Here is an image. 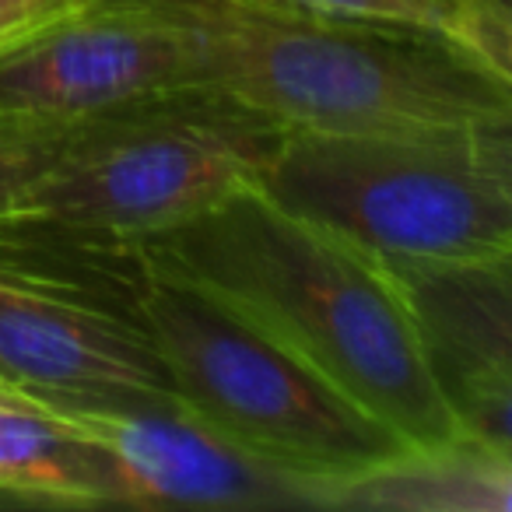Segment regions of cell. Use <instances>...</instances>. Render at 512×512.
<instances>
[{
    "label": "cell",
    "mask_w": 512,
    "mask_h": 512,
    "mask_svg": "<svg viewBox=\"0 0 512 512\" xmlns=\"http://www.w3.org/2000/svg\"><path fill=\"white\" fill-rule=\"evenodd\" d=\"M0 379L67 404H169L162 358L137 330L0 271Z\"/></svg>",
    "instance_id": "obj_9"
},
{
    "label": "cell",
    "mask_w": 512,
    "mask_h": 512,
    "mask_svg": "<svg viewBox=\"0 0 512 512\" xmlns=\"http://www.w3.org/2000/svg\"><path fill=\"white\" fill-rule=\"evenodd\" d=\"M57 404L102 446L123 509H327L320 484L271 467L179 400Z\"/></svg>",
    "instance_id": "obj_7"
},
{
    "label": "cell",
    "mask_w": 512,
    "mask_h": 512,
    "mask_svg": "<svg viewBox=\"0 0 512 512\" xmlns=\"http://www.w3.org/2000/svg\"><path fill=\"white\" fill-rule=\"evenodd\" d=\"M88 0H0V50L46 29L57 18L85 8Z\"/></svg>",
    "instance_id": "obj_14"
},
{
    "label": "cell",
    "mask_w": 512,
    "mask_h": 512,
    "mask_svg": "<svg viewBox=\"0 0 512 512\" xmlns=\"http://www.w3.org/2000/svg\"><path fill=\"white\" fill-rule=\"evenodd\" d=\"M456 4H495V0H456Z\"/></svg>",
    "instance_id": "obj_15"
},
{
    "label": "cell",
    "mask_w": 512,
    "mask_h": 512,
    "mask_svg": "<svg viewBox=\"0 0 512 512\" xmlns=\"http://www.w3.org/2000/svg\"><path fill=\"white\" fill-rule=\"evenodd\" d=\"M267 4L334 18H355V22L411 25V29L442 32V36L467 46L470 53H477L498 74L512 78L509 0H495V4H456V0H267Z\"/></svg>",
    "instance_id": "obj_12"
},
{
    "label": "cell",
    "mask_w": 512,
    "mask_h": 512,
    "mask_svg": "<svg viewBox=\"0 0 512 512\" xmlns=\"http://www.w3.org/2000/svg\"><path fill=\"white\" fill-rule=\"evenodd\" d=\"M81 123L0 120V211H8L50 169L53 158L78 134Z\"/></svg>",
    "instance_id": "obj_13"
},
{
    "label": "cell",
    "mask_w": 512,
    "mask_h": 512,
    "mask_svg": "<svg viewBox=\"0 0 512 512\" xmlns=\"http://www.w3.org/2000/svg\"><path fill=\"white\" fill-rule=\"evenodd\" d=\"M281 134L214 88H165L88 116L8 211L144 239L256 183Z\"/></svg>",
    "instance_id": "obj_5"
},
{
    "label": "cell",
    "mask_w": 512,
    "mask_h": 512,
    "mask_svg": "<svg viewBox=\"0 0 512 512\" xmlns=\"http://www.w3.org/2000/svg\"><path fill=\"white\" fill-rule=\"evenodd\" d=\"M0 505L120 509L102 446L53 397L0 379Z\"/></svg>",
    "instance_id": "obj_10"
},
{
    "label": "cell",
    "mask_w": 512,
    "mask_h": 512,
    "mask_svg": "<svg viewBox=\"0 0 512 512\" xmlns=\"http://www.w3.org/2000/svg\"><path fill=\"white\" fill-rule=\"evenodd\" d=\"M512 453L453 439L404 449L330 491V509L383 512H509Z\"/></svg>",
    "instance_id": "obj_11"
},
{
    "label": "cell",
    "mask_w": 512,
    "mask_h": 512,
    "mask_svg": "<svg viewBox=\"0 0 512 512\" xmlns=\"http://www.w3.org/2000/svg\"><path fill=\"white\" fill-rule=\"evenodd\" d=\"M190 43L193 85L285 130L512 123V78L442 32L267 0H162Z\"/></svg>",
    "instance_id": "obj_2"
},
{
    "label": "cell",
    "mask_w": 512,
    "mask_h": 512,
    "mask_svg": "<svg viewBox=\"0 0 512 512\" xmlns=\"http://www.w3.org/2000/svg\"><path fill=\"white\" fill-rule=\"evenodd\" d=\"M137 327L179 404L271 467L320 484L327 509L337 484L411 449L264 330L158 264Z\"/></svg>",
    "instance_id": "obj_4"
},
{
    "label": "cell",
    "mask_w": 512,
    "mask_h": 512,
    "mask_svg": "<svg viewBox=\"0 0 512 512\" xmlns=\"http://www.w3.org/2000/svg\"><path fill=\"white\" fill-rule=\"evenodd\" d=\"M179 85L190 43L162 0H88L0 50V120L81 123Z\"/></svg>",
    "instance_id": "obj_6"
},
{
    "label": "cell",
    "mask_w": 512,
    "mask_h": 512,
    "mask_svg": "<svg viewBox=\"0 0 512 512\" xmlns=\"http://www.w3.org/2000/svg\"><path fill=\"white\" fill-rule=\"evenodd\" d=\"M383 267L460 439L512 453V256Z\"/></svg>",
    "instance_id": "obj_8"
},
{
    "label": "cell",
    "mask_w": 512,
    "mask_h": 512,
    "mask_svg": "<svg viewBox=\"0 0 512 512\" xmlns=\"http://www.w3.org/2000/svg\"><path fill=\"white\" fill-rule=\"evenodd\" d=\"M141 242L162 271L264 330L404 442L460 439L383 260L253 183Z\"/></svg>",
    "instance_id": "obj_1"
},
{
    "label": "cell",
    "mask_w": 512,
    "mask_h": 512,
    "mask_svg": "<svg viewBox=\"0 0 512 512\" xmlns=\"http://www.w3.org/2000/svg\"><path fill=\"white\" fill-rule=\"evenodd\" d=\"M253 186L383 264L512 256V123L285 130Z\"/></svg>",
    "instance_id": "obj_3"
}]
</instances>
